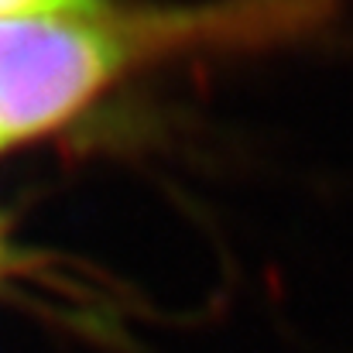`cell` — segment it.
I'll use <instances>...</instances> for the list:
<instances>
[{
    "instance_id": "6da1fadb",
    "label": "cell",
    "mask_w": 353,
    "mask_h": 353,
    "mask_svg": "<svg viewBox=\"0 0 353 353\" xmlns=\"http://www.w3.org/2000/svg\"><path fill=\"white\" fill-rule=\"evenodd\" d=\"M103 0H0V17H34V14H103Z\"/></svg>"
}]
</instances>
